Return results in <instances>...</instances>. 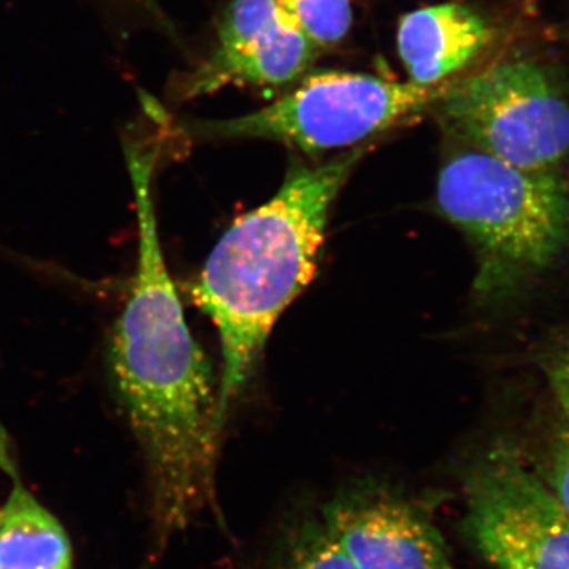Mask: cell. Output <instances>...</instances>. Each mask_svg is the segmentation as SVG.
I'll return each instance as SVG.
<instances>
[{"label":"cell","mask_w":569,"mask_h":569,"mask_svg":"<svg viewBox=\"0 0 569 569\" xmlns=\"http://www.w3.org/2000/svg\"><path fill=\"white\" fill-rule=\"evenodd\" d=\"M437 208L477 257L479 301L518 293L569 252V179L463 148L441 167Z\"/></svg>","instance_id":"3"},{"label":"cell","mask_w":569,"mask_h":569,"mask_svg":"<svg viewBox=\"0 0 569 569\" xmlns=\"http://www.w3.org/2000/svg\"><path fill=\"white\" fill-rule=\"evenodd\" d=\"M443 498L365 478L320 512L356 569H458L436 519Z\"/></svg>","instance_id":"7"},{"label":"cell","mask_w":569,"mask_h":569,"mask_svg":"<svg viewBox=\"0 0 569 569\" xmlns=\"http://www.w3.org/2000/svg\"><path fill=\"white\" fill-rule=\"evenodd\" d=\"M561 359H563V361L568 362V365H569V350L567 351V355H565L563 358H561Z\"/></svg>","instance_id":"16"},{"label":"cell","mask_w":569,"mask_h":569,"mask_svg":"<svg viewBox=\"0 0 569 569\" xmlns=\"http://www.w3.org/2000/svg\"><path fill=\"white\" fill-rule=\"evenodd\" d=\"M316 48L339 43L353 21L351 0H276Z\"/></svg>","instance_id":"12"},{"label":"cell","mask_w":569,"mask_h":569,"mask_svg":"<svg viewBox=\"0 0 569 569\" xmlns=\"http://www.w3.org/2000/svg\"><path fill=\"white\" fill-rule=\"evenodd\" d=\"M366 144L317 167L290 168L274 197L230 224L192 283L219 332L220 417L252 376L272 328L316 277L326 224Z\"/></svg>","instance_id":"2"},{"label":"cell","mask_w":569,"mask_h":569,"mask_svg":"<svg viewBox=\"0 0 569 569\" xmlns=\"http://www.w3.org/2000/svg\"><path fill=\"white\" fill-rule=\"evenodd\" d=\"M2 466L13 485L0 507V569H74L62 523L22 486L11 460Z\"/></svg>","instance_id":"10"},{"label":"cell","mask_w":569,"mask_h":569,"mask_svg":"<svg viewBox=\"0 0 569 569\" xmlns=\"http://www.w3.org/2000/svg\"><path fill=\"white\" fill-rule=\"evenodd\" d=\"M448 82L422 88L370 74L325 71L249 114L200 122L193 130L222 140H266L306 153L358 148L392 127L432 111Z\"/></svg>","instance_id":"4"},{"label":"cell","mask_w":569,"mask_h":569,"mask_svg":"<svg viewBox=\"0 0 569 569\" xmlns=\"http://www.w3.org/2000/svg\"><path fill=\"white\" fill-rule=\"evenodd\" d=\"M138 2H141L149 11H152L153 17H160V11L157 9L156 0H138Z\"/></svg>","instance_id":"15"},{"label":"cell","mask_w":569,"mask_h":569,"mask_svg":"<svg viewBox=\"0 0 569 569\" xmlns=\"http://www.w3.org/2000/svg\"><path fill=\"white\" fill-rule=\"evenodd\" d=\"M316 50L276 0H234L220 22L216 50L183 82V97L224 86L287 84L306 73Z\"/></svg>","instance_id":"8"},{"label":"cell","mask_w":569,"mask_h":569,"mask_svg":"<svg viewBox=\"0 0 569 569\" xmlns=\"http://www.w3.org/2000/svg\"><path fill=\"white\" fill-rule=\"evenodd\" d=\"M263 569H356L321 512L288 522L277 535Z\"/></svg>","instance_id":"11"},{"label":"cell","mask_w":569,"mask_h":569,"mask_svg":"<svg viewBox=\"0 0 569 569\" xmlns=\"http://www.w3.org/2000/svg\"><path fill=\"white\" fill-rule=\"evenodd\" d=\"M433 112L460 142L523 170H559L569 156V103L548 71L507 59L449 80Z\"/></svg>","instance_id":"5"},{"label":"cell","mask_w":569,"mask_h":569,"mask_svg":"<svg viewBox=\"0 0 569 569\" xmlns=\"http://www.w3.org/2000/svg\"><path fill=\"white\" fill-rule=\"evenodd\" d=\"M531 466L537 468L546 485L559 498L569 515V422L560 417L550 427L537 451H527Z\"/></svg>","instance_id":"13"},{"label":"cell","mask_w":569,"mask_h":569,"mask_svg":"<svg viewBox=\"0 0 569 569\" xmlns=\"http://www.w3.org/2000/svg\"><path fill=\"white\" fill-rule=\"evenodd\" d=\"M157 156L159 146L129 152L140 249L108 356L148 470L156 546L164 549L194 520L219 512L217 458L227 422L164 263L152 197Z\"/></svg>","instance_id":"1"},{"label":"cell","mask_w":569,"mask_h":569,"mask_svg":"<svg viewBox=\"0 0 569 569\" xmlns=\"http://www.w3.org/2000/svg\"><path fill=\"white\" fill-rule=\"evenodd\" d=\"M549 385L559 403L560 417L569 422V365L563 359L549 370Z\"/></svg>","instance_id":"14"},{"label":"cell","mask_w":569,"mask_h":569,"mask_svg":"<svg viewBox=\"0 0 569 569\" xmlns=\"http://www.w3.org/2000/svg\"><path fill=\"white\" fill-rule=\"evenodd\" d=\"M459 529L492 569H569V515L526 449L496 440L460 471Z\"/></svg>","instance_id":"6"},{"label":"cell","mask_w":569,"mask_h":569,"mask_svg":"<svg viewBox=\"0 0 569 569\" xmlns=\"http://www.w3.org/2000/svg\"><path fill=\"white\" fill-rule=\"evenodd\" d=\"M490 37L488 22L477 11L463 3H441L406 14L397 47L410 82L432 88L473 62Z\"/></svg>","instance_id":"9"}]
</instances>
